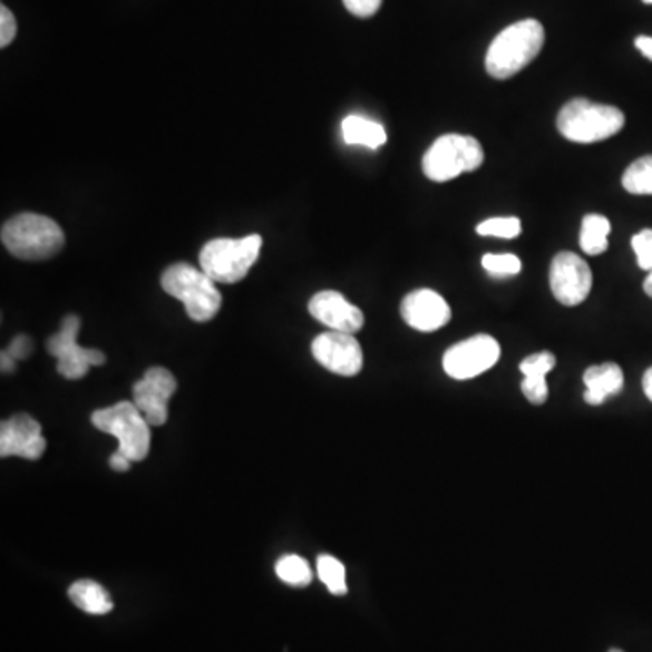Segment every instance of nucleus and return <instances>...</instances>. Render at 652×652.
Masks as SVG:
<instances>
[{
  "label": "nucleus",
  "mask_w": 652,
  "mask_h": 652,
  "mask_svg": "<svg viewBox=\"0 0 652 652\" xmlns=\"http://www.w3.org/2000/svg\"><path fill=\"white\" fill-rule=\"evenodd\" d=\"M546 42V31L535 19L507 26L495 37L486 53V69L497 80H506L538 57Z\"/></svg>",
  "instance_id": "nucleus-1"
},
{
  "label": "nucleus",
  "mask_w": 652,
  "mask_h": 652,
  "mask_svg": "<svg viewBox=\"0 0 652 652\" xmlns=\"http://www.w3.org/2000/svg\"><path fill=\"white\" fill-rule=\"evenodd\" d=\"M2 243L14 257L42 261L62 251L66 236L55 220L42 214H17L2 225Z\"/></svg>",
  "instance_id": "nucleus-2"
},
{
  "label": "nucleus",
  "mask_w": 652,
  "mask_h": 652,
  "mask_svg": "<svg viewBox=\"0 0 652 652\" xmlns=\"http://www.w3.org/2000/svg\"><path fill=\"white\" fill-rule=\"evenodd\" d=\"M556 126L561 135L570 142L594 144L619 135L625 126V115L619 107L575 98L562 107Z\"/></svg>",
  "instance_id": "nucleus-3"
},
{
  "label": "nucleus",
  "mask_w": 652,
  "mask_h": 652,
  "mask_svg": "<svg viewBox=\"0 0 652 652\" xmlns=\"http://www.w3.org/2000/svg\"><path fill=\"white\" fill-rule=\"evenodd\" d=\"M263 237L260 234L237 237H220L205 243L200 252V266L202 271L216 281V283H240L245 280L252 266L256 265L260 257Z\"/></svg>",
  "instance_id": "nucleus-4"
},
{
  "label": "nucleus",
  "mask_w": 652,
  "mask_h": 652,
  "mask_svg": "<svg viewBox=\"0 0 652 652\" xmlns=\"http://www.w3.org/2000/svg\"><path fill=\"white\" fill-rule=\"evenodd\" d=\"M162 289L184 303L188 318L196 323L211 321L222 309L216 281L187 263H176L162 275Z\"/></svg>",
  "instance_id": "nucleus-5"
},
{
  "label": "nucleus",
  "mask_w": 652,
  "mask_h": 652,
  "mask_svg": "<svg viewBox=\"0 0 652 652\" xmlns=\"http://www.w3.org/2000/svg\"><path fill=\"white\" fill-rule=\"evenodd\" d=\"M95 428L118 440V451L133 463H140L150 448V425L136 408L135 402L121 401L101 408L91 416Z\"/></svg>",
  "instance_id": "nucleus-6"
},
{
  "label": "nucleus",
  "mask_w": 652,
  "mask_h": 652,
  "mask_svg": "<svg viewBox=\"0 0 652 652\" xmlns=\"http://www.w3.org/2000/svg\"><path fill=\"white\" fill-rule=\"evenodd\" d=\"M484 164V149L474 136L445 135L437 138L422 158V171L431 182H449L474 173Z\"/></svg>",
  "instance_id": "nucleus-7"
},
{
  "label": "nucleus",
  "mask_w": 652,
  "mask_h": 652,
  "mask_svg": "<svg viewBox=\"0 0 652 652\" xmlns=\"http://www.w3.org/2000/svg\"><path fill=\"white\" fill-rule=\"evenodd\" d=\"M82 321L78 315H66L55 335L48 339V353L57 359V372L66 379L77 381L89 372L91 367H101L106 356L100 350L84 348L77 343V333L80 332Z\"/></svg>",
  "instance_id": "nucleus-8"
},
{
  "label": "nucleus",
  "mask_w": 652,
  "mask_h": 652,
  "mask_svg": "<svg viewBox=\"0 0 652 652\" xmlns=\"http://www.w3.org/2000/svg\"><path fill=\"white\" fill-rule=\"evenodd\" d=\"M500 358V344L486 333L454 344L442 358V368L451 379L468 381L480 373L488 372Z\"/></svg>",
  "instance_id": "nucleus-9"
},
{
  "label": "nucleus",
  "mask_w": 652,
  "mask_h": 652,
  "mask_svg": "<svg viewBox=\"0 0 652 652\" xmlns=\"http://www.w3.org/2000/svg\"><path fill=\"white\" fill-rule=\"evenodd\" d=\"M551 292L558 303L576 306L584 303L593 289V272L582 257L573 252H561L551 261Z\"/></svg>",
  "instance_id": "nucleus-10"
},
{
  "label": "nucleus",
  "mask_w": 652,
  "mask_h": 652,
  "mask_svg": "<svg viewBox=\"0 0 652 652\" xmlns=\"http://www.w3.org/2000/svg\"><path fill=\"white\" fill-rule=\"evenodd\" d=\"M178 382L167 368H149L133 387V399L150 426H162L169 417V401Z\"/></svg>",
  "instance_id": "nucleus-11"
},
{
  "label": "nucleus",
  "mask_w": 652,
  "mask_h": 652,
  "mask_svg": "<svg viewBox=\"0 0 652 652\" xmlns=\"http://www.w3.org/2000/svg\"><path fill=\"white\" fill-rule=\"evenodd\" d=\"M312 356L321 367L338 376L353 377L361 372L362 350L353 333L324 332L314 339Z\"/></svg>",
  "instance_id": "nucleus-12"
},
{
  "label": "nucleus",
  "mask_w": 652,
  "mask_h": 652,
  "mask_svg": "<svg viewBox=\"0 0 652 652\" xmlns=\"http://www.w3.org/2000/svg\"><path fill=\"white\" fill-rule=\"evenodd\" d=\"M46 439L42 437V428L39 420L28 413H19L4 420L0 426V455L2 457H22V459L37 460L46 451Z\"/></svg>",
  "instance_id": "nucleus-13"
},
{
  "label": "nucleus",
  "mask_w": 652,
  "mask_h": 652,
  "mask_svg": "<svg viewBox=\"0 0 652 652\" xmlns=\"http://www.w3.org/2000/svg\"><path fill=\"white\" fill-rule=\"evenodd\" d=\"M401 315L406 324L419 332H435L451 319V309L442 295L435 290L419 289L406 295L401 303Z\"/></svg>",
  "instance_id": "nucleus-14"
},
{
  "label": "nucleus",
  "mask_w": 652,
  "mask_h": 652,
  "mask_svg": "<svg viewBox=\"0 0 652 652\" xmlns=\"http://www.w3.org/2000/svg\"><path fill=\"white\" fill-rule=\"evenodd\" d=\"M309 312L319 323L335 332L356 333L364 324L361 309L339 294L335 290H323L310 300Z\"/></svg>",
  "instance_id": "nucleus-15"
},
{
  "label": "nucleus",
  "mask_w": 652,
  "mask_h": 652,
  "mask_svg": "<svg viewBox=\"0 0 652 652\" xmlns=\"http://www.w3.org/2000/svg\"><path fill=\"white\" fill-rule=\"evenodd\" d=\"M584 401L591 406L604 405L611 397L619 396L623 388L622 368L616 362H604L585 370Z\"/></svg>",
  "instance_id": "nucleus-16"
},
{
  "label": "nucleus",
  "mask_w": 652,
  "mask_h": 652,
  "mask_svg": "<svg viewBox=\"0 0 652 652\" xmlns=\"http://www.w3.org/2000/svg\"><path fill=\"white\" fill-rule=\"evenodd\" d=\"M344 144L362 145L368 149H379L387 144V129L379 121L368 120L364 116L350 115L341 124Z\"/></svg>",
  "instance_id": "nucleus-17"
},
{
  "label": "nucleus",
  "mask_w": 652,
  "mask_h": 652,
  "mask_svg": "<svg viewBox=\"0 0 652 652\" xmlns=\"http://www.w3.org/2000/svg\"><path fill=\"white\" fill-rule=\"evenodd\" d=\"M69 599L87 614H107L113 611L111 596L95 580H78L69 587Z\"/></svg>",
  "instance_id": "nucleus-18"
},
{
  "label": "nucleus",
  "mask_w": 652,
  "mask_h": 652,
  "mask_svg": "<svg viewBox=\"0 0 652 652\" xmlns=\"http://www.w3.org/2000/svg\"><path fill=\"white\" fill-rule=\"evenodd\" d=\"M611 234V222L602 214H587L580 231V249L587 256H600L607 251V237Z\"/></svg>",
  "instance_id": "nucleus-19"
},
{
  "label": "nucleus",
  "mask_w": 652,
  "mask_h": 652,
  "mask_svg": "<svg viewBox=\"0 0 652 652\" xmlns=\"http://www.w3.org/2000/svg\"><path fill=\"white\" fill-rule=\"evenodd\" d=\"M622 185L627 193L652 196V156H643L629 165L623 173Z\"/></svg>",
  "instance_id": "nucleus-20"
},
{
  "label": "nucleus",
  "mask_w": 652,
  "mask_h": 652,
  "mask_svg": "<svg viewBox=\"0 0 652 652\" xmlns=\"http://www.w3.org/2000/svg\"><path fill=\"white\" fill-rule=\"evenodd\" d=\"M275 575L292 587H306L312 582L309 562L298 555H286L275 564Z\"/></svg>",
  "instance_id": "nucleus-21"
},
{
  "label": "nucleus",
  "mask_w": 652,
  "mask_h": 652,
  "mask_svg": "<svg viewBox=\"0 0 652 652\" xmlns=\"http://www.w3.org/2000/svg\"><path fill=\"white\" fill-rule=\"evenodd\" d=\"M319 580L329 587L330 593L335 596H343L348 593L347 571L344 565L330 555H321L318 558Z\"/></svg>",
  "instance_id": "nucleus-22"
},
{
  "label": "nucleus",
  "mask_w": 652,
  "mask_h": 652,
  "mask_svg": "<svg viewBox=\"0 0 652 652\" xmlns=\"http://www.w3.org/2000/svg\"><path fill=\"white\" fill-rule=\"evenodd\" d=\"M477 232L480 236H495L504 237V240H513V237L520 236V220L515 216L492 217V220L478 223Z\"/></svg>",
  "instance_id": "nucleus-23"
},
{
  "label": "nucleus",
  "mask_w": 652,
  "mask_h": 652,
  "mask_svg": "<svg viewBox=\"0 0 652 652\" xmlns=\"http://www.w3.org/2000/svg\"><path fill=\"white\" fill-rule=\"evenodd\" d=\"M483 266L492 275H515L520 272L522 263L515 254H486Z\"/></svg>",
  "instance_id": "nucleus-24"
},
{
  "label": "nucleus",
  "mask_w": 652,
  "mask_h": 652,
  "mask_svg": "<svg viewBox=\"0 0 652 652\" xmlns=\"http://www.w3.org/2000/svg\"><path fill=\"white\" fill-rule=\"evenodd\" d=\"M556 358L551 352L535 353L520 362V372L532 379H546L547 373L555 368Z\"/></svg>",
  "instance_id": "nucleus-25"
},
{
  "label": "nucleus",
  "mask_w": 652,
  "mask_h": 652,
  "mask_svg": "<svg viewBox=\"0 0 652 652\" xmlns=\"http://www.w3.org/2000/svg\"><path fill=\"white\" fill-rule=\"evenodd\" d=\"M634 254L638 257V266L642 271H652V228H645V231L638 232L636 236L633 237Z\"/></svg>",
  "instance_id": "nucleus-26"
},
{
  "label": "nucleus",
  "mask_w": 652,
  "mask_h": 652,
  "mask_svg": "<svg viewBox=\"0 0 652 652\" xmlns=\"http://www.w3.org/2000/svg\"><path fill=\"white\" fill-rule=\"evenodd\" d=\"M522 393L533 405H544L547 401V397H549V388H547L546 379L524 377V381H522Z\"/></svg>",
  "instance_id": "nucleus-27"
},
{
  "label": "nucleus",
  "mask_w": 652,
  "mask_h": 652,
  "mask_svg": "<svg viewBox=\"0 0 652 652\" xmlns=\"http://www.w3.org/2000/svg\"><path fill=\"white\" fill-rule=\"evenodd\" d=\"M17 35V20L6 6L0 8V48H8Z\"/></svg>",
  "instance_id": "nucleus-28"
},
{
  "label": "nucleus",
  "mask_w": 652,
  "mask_h": 652,
  "mask_svg": "<svg viewBox=\"0 0 652 652\" xmlns=\"http://www.w3.org/2000/svg\"><path fill=\"white\" fill-rule=\"evenodd\" d=\"M343 2L350 13L361 19L373 17L382 4V0H343Z\"/></svg>",
  "instance_id": "nucleus-29"
},
{
  "label": "nucleus",
  "mask_w": 652,
  "mask_h": 652,
  "mask_svg": "<svg viewBox=\"0 0 652 652\" xmlns=\"http://www.w3.org/2000/svg\"><path fill=\"white\" fill-rule=\"evenodd\" d=\"M31 352H33V341H31V338L26 335V333L17 335V338L11 341L10 347H8V353H10L14 361H20V359L25 361V359L29 358V353Z\"/></svg>",
  "instance_id": "nucleus-30"
},
{
  "label": "nucleus",
  "mask_w": 652,
  "mask_h": 652,
  "mask_svg": "<svg viewBox=\"0 0 652 652\" xmlns=\"http://www.w3.org/2000/svg\"><path fill=\"white\" fill-rule=\"evenodd\" d=\"M130 463H133V460H130L129 457L121 455L120 451H116V454H113L111 460H109V466H111L115 471L124 474V471H127V469L130 468Z\"/></svg>",
  "instance_id": "nucleus-31"
},
{
  "label": "nucleus",
  "mask_w": 652,
  "mask_h": 652,
  "mask_svg": "<svg viewBox=\"0 0 652 652\" xmlns=\"http://www.w3.org/2000/svg\"><path fill=\"white\" fill-rule=\"evenodd\" d=\"M636 48L642 51L643 57L649 58L652 60V37H638L636 39Z\"/></svg>",
  "instance_id": "nucleus-32"
},
{
  "label": "nucleus",
  "mask_w": 652,
  "mask_h": 652,
  "mask_svg": "<svg viewBox=\"0 0 652 652\" xmlns=\"http://www.w3.org/2000/svg\"><path fill=\"white\" fill-rule=\"evenodd\" d=\"M0 367H2V373H11L14 370V359L11 358L8 350H4L0 356Z\"/></svg>",
  "instance_id": "nucleus-33"
},
{
  "label": "nucleus",
  "mask_w": 652,
  "mask_h": 652,
  "mask_svg": "<svg viewBox=\"0 0 652 652\" xmlns=\"http://www.w3.org/2000/svg\"><path fill=\"white\" fill-rule=\"evenodd\" d=\"M643 391H645L649 401L652 402V368H649L645 376H643Z\"/></svg>",
  "instance_id": "nucleus-34"
},
{
  "label": "nucleus",
  "mask_w": 652,
  "mask_h": 652,
  "mask_svg": "<svg viewBox=\"0 0 652 652\" xmlns=\"http://www.w3.org/2000/svg\"><path fill=\"white\" fill-rule=\"evenodd\" d=\"M643 290H645V294H648L649 298H652V271L649 272L648 278L643 281Z\"/></svg>",
  "instance_id": "nucleus-35"
},
{
  "label": "nucleus",
  "mask_w": 652,
  "mask_h": 652,
  "mask_svg": "<svg viewBox=\"0 0 652 652\" xmlns=\"http://www.w3.org/2000/svg\"><path fill=\"white\" fill-rule=\"evenodd\" d=\"M609 652H623V651H620V649H611V651H609Z\"/></svg>",
  "instance_id": "nucleus-36"
},
{
  "label": "nucleus",
  "mask_w": 652,
  "mask_h": 652,
  "mask_svg": "<svg viewBox=\"0 0 652 652\" xmlns=\"http://www.w3.org/2000/svg\"><path fill=\"white\" fill-rule=\"evenodd\" d=\"M643 2H645V4H652V0H643Z\"/></svg>",
  "instance_id": "nucleus-37"
}]
</instances>
